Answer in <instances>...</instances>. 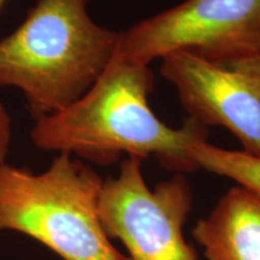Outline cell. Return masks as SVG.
Segmentation results:
<instances>
[{
	"label": "cell",
	"mask_w": 260,
	"mask_h": 260,
	"mask_svg": "<svg viewBox=\"0 0 260 260\" xmlns=\"http://www.w3.org/2000/svg\"><path fill=\"white\" fill-rule=\"evenodd\" d=\"M154 75L149 65L125 60L115 52L105 70L80 99L37 119L32 144L44 151L111 165L126 157L154 158L175 174L199 170L190 155L207 141L209 128L187 118L180 128L160 121L149 106Z\"/></svg>",
	"instance_id": "cell-1"
},
{
	"label": "cell",
	"mask_w": 260,
	"mask_h": 260,
	"mask_svg": "<svg viewBox=\"0 0 260 260\" xmlns=\"http://www.w3.org/2000/svg\"><path fill=\"white\" fill-rule=\"evenodd\" d=\"M88 0H37L0 40V87H16L37 121L59 112L93 86L122 31L93 21Z\"/></svg>",
	"instance_id": "cell-2"
},
{
	"label": "cell",
	"mask_w": 260,
	"mask_h": 260,
	"mask_svg": "<svg viewBox=\"0 0 260 260\" xmlns=\"http://www.w3.org/2000/svg\"><path fill=\"white\" fill-rule=\"evenodd\" d=\"M104 178L59 153L47 170L0 164V232L24 234L63 260H128L104 232L98 203Z\"/></svg>",
	"instance_id": "cell-3"
},
{
	"label": "cell",
	"mask_w": 260,
	"mask_h": 260,
	"mask_svg": "<svg viewBox=\"0 0 260 260\" xmlns=\"http://www.w3.org/2000/svg\"><path fill=\"white\" fill-rule=\"evenodd\" d=\"M193 207L184 174L149 188L142 159L125 157L117 176L104 178L98 213L110 240H118L128 260H198L183 226Z\"/></svg>",
	"instance_id": "cell-4"
},
{
	"label": "cell",
	"mask_w": 260,
	"mask_h": 260,
	"mask_svg": "<svg viewBox=\"0 0 260 260\" xmlns=\"http://www.w3.org/2000/svg\"><path fill=\"white\" fill-rule=\"evenodd\" d=\"M117 52L142 65L174 52L210 60L260 56V0H186L122 31Z\"/></svg>",
	"instance_id": "cell-5"
},
{
	"label": "cell",
	"mask_w": 260,
	"mask_h": 260,
	"mask_svg": "<svg viewBox=\"0 0 260 260\" xmlns=\"http://www.w3.org/2000/svg\"><path fill=\"white\" fill-rule=\"evenodd\" d=\"M160 75L176 89L188 118L223 126L260 157V56L210 60L188 52L161 58Z\"/></svg>",
	"instance_id": "cell-6"
},
{
	"label": "cell",
	"mask_w": 260,
	"mask_h": 260,
	"mask_svg": "<svg viewBox=\"0 0 260 260\" xmlns=\"http://www.w3.org/2000/svg\"><path fill=\"white\" fill-rule=\"evenodd\" d=\"M191 235L206 260H260V195L232 187Z\"/></svg>",
	"instance_id": "cell-7"
},
{
	"label": "cell",
	"mask_w": 260,
	"mask_h": 260,
	"mask_svg": "<svg viewBox=\"0 0 260 260\" xmlns=\"http://www.w3.org/2000/svg\"><path fill=\"white\" fill-rule=\"evenodd\" d=\"M190 155L198 168L228 177L260 195V157L243 151L218 147L209 141L193 146Z\"/></svg>",
	"instance_id": "cell-8"
},
{
	"label": "cell",
	"mask_w": 260,
	"mask_h": 260,
	"mask_svg": "<svg viewBox=\"0 0 260 260\" xmlns=\"http://www.w3.org/2000/svg\"><path fill=\"white\" fill-rule=\"evenodd\" d=\"M11 142V118L0 103V164L5 162Z\"/></svg>",
	"instance_id": "cell-9"
},
{
	"label": "cell",
	"mask_w": 260,
	"mask_h": 260,
	"mask_svg": "<svg viewBox=\"0 0 260 260\" xmlns=\"http://www.w3.org/2000/svg\"><path fill=\"white\" fill-rule=\"evenodd\" d=\"M4 3H5V0H0V9H2V6L4 5Z\"/></svg>",
	"instance_id": "cell-10"
}]
</instances>
